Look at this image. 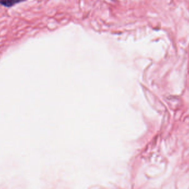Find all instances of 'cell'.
I'll list each match as a JSON object with an SVG mask.
<instances>
[{"mask_svg":"<svg viewBox=\"0 0 189 189\" xmlns=\"http://www.w3.org/2000/svg\"><path fill=\"white\" fill-rule=\"evenodd\" d=\"M25 1L26 0H0V4L6 7H11Z\"/></svg>","mask_w":189,"mask_h":189,"instance_id":"obj_1","label":"cell"}]
</instances>
